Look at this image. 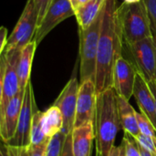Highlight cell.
Wrapping results in <instances>:
<instances>
[{
  "mask_svg": "<svg viewBox=\"0 0 156 156\" xmlns=\"http://www.w3.org/2000/svg\"><path fill=\"white\" fill-rule=\"evenodd\" d=\"M117 0H106L98 47L94 83L97 93L113 88V69L124 43Z\"/></svg>",
  "mask_w": 156,
  "mask_h": 156,
  "instance_id": "6da1fadb",
  "label": "cell"
},
{
  "mask_svg": "<svg viewBox=\"0 0 156 156\" xmlns=\"http://www.w3.org/2000/svg\"><path fill=\"white\" fill-rule=\"evenodd\" d=\"M92 124L97 156H108L114 146L116 135L122 127L118 94L114 88L98 94Z\"/></svg>",
  "mask_w": 156,
  "mask_h": 156,
  "instance_id": "7a4b0ae2",
  "label": "cell"
},
{
  "mask_svg": "<svg viewBox=\"0 0 156 156\" xmlns=\"http://www.w3.org/2000/svg\"><path fill=\"white\" fill-rule=\"evenodd\" d=\"M119 12L126 46L154 36L151 19L144 0L136 3L123 2L119 6Z\"/></svg>",
  "mask_w": 156,
  "mask_h": 156,
  "instance_id": "3957f363",
  "label": "cell"
},
{
  "mask_svg": "<svg viewBox=\"0 0 156 156\" xmlns=\"http://www.w3.org/2000/svg\"><path fill=\"white\" fill-rule=\"evenodd\" d=\"M103 16L104 7L89 27L85 29H79L80 82H83L88 80H92L94 81L98 47L101 32Z\"/></svg>",
  "mask_w": 156,
  "mask_h": 156,
  "instance_id": "277c9868",
  "label": "cell"
},
{
  "mask_svg": "<svg viewBox=\"0 0 156 156\" xmlns=\"http://www.w3.org/2000/svg\"><path fill=\"white\" fill-rule=\"evenodd\" d=\"M21 50L3 52L0 57V114L20 90L17 64Z\"/></svg>",
  "mask_w": 156,
  "mask_h": 156,
  "instance_id": "5b68a950",
  "label": "cell"
},
{
  "mask_svg": "<svg viewBox=\"0 0 156 156\" xmlns=\"http://www.w3.org/2000/svg\"><path fill=\"white\" fill-rule=\"evenodd\" d=\"M37 28V15L34 1L27 0L16 25L8 37L7 44L4 52H8L11 50H22L33 40Z\"/></svg>",
  "mask_w": 156,
  "mask_h": 156,
  "instance_id": "8992f818",
  "label": "cell"
},
{
  "mask_svg": "<svg viewBox=\"0 0 156 156\" xmlns=\"http://www.w3.org/2000/svg\"><path fill=\"white\" fill-rule=\"evenodd\" d=\"M137 71L148 81L154 80L156 73V38L154 36L126 46Z\"/></svg>",
  "mask_w": 156,
  "mask_h": 156,
  "instance_id": "52a82bcc",
  "label": "cell"
},
{
  "mask_svg": "<svg viewBox=\"0 0 156 156\" xmlns=\"http://www.w3.org/2000/svg\"><path fill=\"white\" fill-rule=\"evenodd\" d=\"M37 111H38V109L37 107L33 87L31 81H29L25 89L24 99L16 134L5 144L16 147H29L31 126L34 114Z\"/></svg>",
  "mask_w": 156,
  "mask_h": 156,
  "instance_id": "ba28073f",
  "label": "cell"
},
{
  "mask_svg": "<svg viewBox=\"0 0 156 156\" xmlns=\"http://www.w3.org/2000/svg\"><path fill=\"white\" fill-rule=\"evenodd\" d=\"M80 85V83H79L77 78L72 77L65 85L53 104L59 109L62 114L63 128L61 132L66 136L71 133L72 130L74 129Z\"/></svg>",
  "mask_w": 156,
  "mask_h": 156,
  "instance_id": "9c48e42d",
  "label": "cell"
},
{
  "mask_svg": "<svg viewBox=\"0 0 156 156\" xmlns=\"http://www.w3.org/2000/svg\"><path fill=\"white\" fill-rule=\"evenodd\" d=\"M72 16H75V11L70 0H53L44 19L38 26L32 41H35L38 46L51 30Z\"/></svg>",
  "mask_w": 156,
  "mask_h": 156,
  "instance_id": "30bf717a",
  "label": "cell"
},
{
  "mask_svg": "<svg viewBox=\"0 0 156 156\" xmlns=\"http://www.w3.org/2000/svg\"><path fill=\"white\" fill-rule=\"evenodd\" d=\"M97 96L98 93L96 86L92 80L80 82L74 128L91 123L93 122L97 104Z\"/></svg>",
  "mask_w": 156,
  "mask_h": 156,
  "instance_id": "8fae6325",
  "label": "cell"
},
{
  "mask_svg": "<svg viewBox=\"0 0 156 156\" xmlns=\"http://www.w3.org/2000/svg\"><path fill=\"white\" fill-rule=\"evenodd\" d=\"M137 69L133 61L120 57L113 69V88L117 94L130 101L133 94V88L137 75Z\"/></svg>",
  "mask_w": 156,
  "mask_h": 156,
  "instance_id": "7c38bea8",
  "label": "cell"
},
{
  "mask_svg": "<svg viewBox=\"0 0 156 156\" xmlns=\"http://www.w3.org/2000/svg\"><path fill=\"white\" fill-rule=\"evenodd\" d=\"M25 90L19 92L8 102L4 112L0 114V135L4 144H7L16 134Z\"/></svg>",
  "mask_w": 156,
  "mask_h": 156,
  "instance_id": "4fadbf2b",
  "label": "cell"
},
{
  "mask_svg": "<svg viewBox=\"0 0 156 156\" xmlns=\"http://www.w3.org/2000/svg\"><path fill=\"white\" fill-rule=\"evenodd\" d=\"M133 96L135 98L141 112L151 121L156 130L155 99L148 81L139 72L136 75Z\"/></svg>",
  "mask_w": 156,
  "mask_h": 156,
  "instance_id": "5bb4252c",
  "label": "cell"
},
{
  "mask_svg": "<svg viewBox=\"0 0 156 156\" xmlns=\"http://www.w3.org/2000/svg\"><path fill=\"white\" fill-rule=\"evenodd\" d=\"M71 135L74 155H91V148L94 141V130L92 122L74 128L71 132Z\"/></svg>",
  "mask_w": 156,
  "mask_h": 156,
  "instance_id": "9a60e30c",
  "label": "cell"
},
{
  "mask_svg": "<svg viewBox=\"0 0 156 156\" xmlns=\"http://www.w3.org/2000/svg\"><path fill=\"white\" fill-rule=\"evenodd\" d=\"M119 114L122 129L125 134L130 135L133 139L137 138L140 134V128L137 122L136 111L130 104L129 101L118 95Z\"/></svg>",
  "mask_w": 156,
  "mask_h": 156,
  "instance_id": "2e32d148",
  "label": "cell"
},
{
  "mask_svg": "<svg viewBox=\"0 0 156 156\" xmlns=\"http://www.w3.org/2000/svg\"><path fill=\"white\" fill-rule=\"evenodd\" d=\"M37 47V43L35 41H31L21 50L17 64V74L20 90H25L27 83L30 81L32 62Z\"/></svg>",
  "mask_w": 156,
  "mask_h": 156,
  "instance_id": "e0dca14e",
  "label": "cell"
},
{
  "mask_svg": "<svg viewBox=\"0 0 156 156\" xmlns=\"http://www.w3.org/2000/svg\"><path fill=\"white\" fill-rule=\"evenodd\" d=\"M106 0H89L86 4L81 5L75 11V16L80 29L89 27L98 15L101 13Z\"/></svg>",
  "mask_w": 156,
  "mask_h": 156,
  "instance_id": "ac0fdd59",
  "label": "cell"
},
{
  "mask_svg": "<svg viewBox=\"0 0 156 156\" xmlns=\"http://www.w3.org/2000/svg\"><path fill=\"white\" fill-rule=\"evenodd\" d=\"M41 128L47 138L51 139L60 133L63 128V118L59 109L52 105L46 112H42Z\"/></svg>",
  "mask_w": 156,
  "mask_h": 156,
  "instance_id": "d6986e66",
  "label": "cell"
},
{
  "mask_svg": "<svg viewBox=\"0 0 156 156\" xmlns=\"http://www.w3.org/2000/svg\"><path fill=\"white\" fill-rule=\"evenodd\" d=\"M41 116L42 112L39 110L36 112L33 117L32 126H31V133H30V145L37 146L42 144H48L50 139L47 138L44 134L41 128Z\"/></svg>",
  "mask_w": 156,
  "mask_h": 156,
  "instance_id": "ffe728a7",
  "label": "cell"
},
{
  "mask_svg": "<svg viewBox=\"0 0 156 156\" xmlns=\"http://www.w3.org/2000/svg\"><path fill=\"white\" fill-rule=\"evenodd\" d=\"M136 117L141 134L156 140V130L151 121L142 112H136Z\"/></svg>",
  "mask_w": 156,
  "mask_h": 156,
  "instance_id": "44dd1931",
  "label": "cell"
},
{
  "mask_svg": "<svg viewBox=\"0 0 156 156\" xmlns=\"http://www.w3.org/2000/svg\"><path fill=\"white\" fill-rule=\"evenodd\" d=\"M65 139L66 135L62 132L58 133L53 138H51L47 148L46 156H60Z\"/></svg>",
  "mask_w": 156,
  "mask_h": 156,
  "instance_id": "7402d4cb",
  "label": "cell"
},
{
  "mask_svg": "<svg viewBox=\"0 0 156 156\" xmlns=\"http://www.w3.org/2000/svg\"><path fill=\"white\" fill-rule=\"evenodd\" d=\"M125 156H142L140 147L135 140L128 134H125L122 139Z\"/></svg>",
  "mask_w": 156,
  "mask_h": 156,
  "instance_id": "603a6c76",
  "label": "cell"
},
{
  "mask_svg": "<svg viewBox=\"0 0 156 156\" xmlns=\"http://www.w3.org/2000/svg\"><path fill=\"white\" fill-rule=\"evenodd\" d=\"M33 1L37 15V27H38V26L41 24L42 20L44 19L53 0H33Z\"/></svg>",
  "mask_w": 156,
  "mask_h": 156,
  "instance_id": "cb8c5ba5",
  "label": "cell"
},
{
  "mask_svg": "<svg viewBox=\"0 0 156 156\" xmlns=\"http://www.w3.org/2000/svg\"><path fill=\"white\" fill-rule=\"evenodd\" d=\"M151 19L153 34L156 38V0H144Z\"/></svg>",
  "mask_w": 156,
  "mask_h": 156,
  "instance_id": "d4e9b609",
  "label": "cell"
},
{
  "mask_svg": "<svg viewBox=\"0 0 156 156\" xmlns=\"http://www.w3.org/2000/svg\"><path fill=\"white\" fill-rule=\"evenodd\" d=\"M5 148L7 156H29L28 147H16L5 144Z\"/></svg>",
  "mask_w": 156,
  "mask_h": 156,
  "instance_id": "484cf974",
  "label": "cell"
},
{
  "mask_svg": "<svg viewBox=\"0 0 156 156\" xmlns=\"http://www.w3.org/2000/svg\"><path fill=\"white\" fill-rule=\"evenodd\" d=\"M60 156H75L73 153V148H72V135L71 133L68 134L66 136V139L64 141L62 149H61V154Z\"/></svg>",
  "mask_w": 156,
  "mask_h": 156,
  "instance_id": "4316f807",
  "label": "cell"
},
{
  "mask_svg": "<svg viewBox=\"0 0 156 156\" xmlns=\"http://www.w3.org/2000/svg\"><path fill=\"white\" fill-rule=\"evenodd\" d=\"M48 144H42L37 146L29 145L28 147V155L29 156H46Z\"/></svg>",
  "mask_w": 156,
  "mask_h": 156,
  "instance_id": "83f0119b",
  "label": "cell"
},
{
  "mask_svg": "<svg viewBox=\"0 0 156 156\" xmlns=\"http://www.w3.org/2000/svg\"><path fill=\"white\" fill-rule=\"evenodd\" d=\"M0 37H1V42H0V54H2L6 47L7 44V29L5 27H1V32H0Z\"/></svg>",
  "mask_w": 156,
  "mask_h": 156,
  "instance_id": "f1b7e54d",
  "label": "cell"
},
{
  "mask_svg": "<svg viewBox=\"0 0 156 156\" xmlns=\"http://www.w3.org/2000/svg\"><path fill=\"white\" fill-rule=\"evenodd\" d=\"M88 1L89 0H70V3H71V5H72L74 11H76L78 8H80L84 4H86Z\"/></svg>",
  "mask_w": 156,
  "mask_h": 156,
  "instance_id": "f546056e",
  "label": "cell"
},
{
  "mask_svg": "<svg viewBox=\"0 0 156 156\" xmlns=\"http://www.w3.org/2000/svg\"><path fill=\"white\" fill-rule=\"evenodd\" d=\"M121 153H122V146L114 145L108 156H121Z\"/></svg>",
  "mask_w": 156,
  "mask_h": 156,
  "instance_id": "4dcf8cb0",
  "label": "cell"
},
{
  "mask_svg": "<svg viewBox=\"0 0 156 156\" xmlns=\"http://www.w3.org/2000/svg\"><path fill=\"white\" fill-rule=\"evenodd\" d=\"M148 83H149L150 88H151V90H152V91H153V94H154V96L156 105V81L154 80H152V81H150V82H148Z\"/></svg>",
  "mask_w": 156,
  "mask_h": 156,
  "instance_id": "1f68e13d",
  "label": "cell"
},
{
  "mask_svg": "<svg viewBox=\"0 0 156 156\" xmlns=\"http://www.w3.org/2000/svg\"><path fill=\"white\" fill-rule=\"evenodd\" d=\"M0 156H7V153H6V148H5V144H3V147L1 150V154Z\"/></svg>",
  "mask_w": 156,
  "mask_h": 156,
  "instance_id": "d6a6232c",
  "label": "cell"
},
{
  "mask_svg": "<svg viewBox=\"0 0 156 156\" xmlns=\"http://www.w3.org/2000/svg\"><path fill=\"white\" fill-rule=\"evenodd\" d=\"M139 1H141V0H124L123 2H125V3H136Z\"/></svg>",
  "mask_w": 156,
  "mask_h": 156,
  "instance_id": "836d02e7",
  "label": "cell"
},
{
  "mask_svg": "<svg viewBox=\"0 0 156 156\" xmlns=\"http://www.w3.org/2000/svg\"><path fill=\"white\" fill-rule=\"evenodd\" d=\"M154 80L156 81V73H155V78H154Z\"/></svg>",
  "mask_w": 156,
  "mask_h": 156,
  "instance_id": "e575fe53",
  "label": "cell"
},
{
  "mask_svg": "<svg viewBox=\"0 0 156 156\" xmlns=\"http://www.w3.org/2000/svg\"><path fill=\"white\" fill-rule=\"evenodd\" d=\"M90 156H91V155H90Z\"/></svg>",
  "mask_w": 156,
  "mask_h": 156,
  "instance_id": "d590c367",
  "label": "cell"
}]
</instances>
